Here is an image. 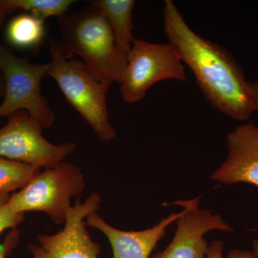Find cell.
I'll use <instances>...</instances> for the list:
<instances>
[{
    "mask_svg": "<svg viewBox=\"0 0 258 258\" xmlns=\"http://www.w3.org/2000/svg\"><path fill=\"white\" fill-rule=\"evenodd\" d=\"M163 15L168 42L191 70L210 104L232 119L248 120L254 113L250 82L233 56L194 31L171 0L164 1Z\"/></svg>",
    "mask_w": 258,
    "mask_h": 258,
    "instance_id": "cell-1",
    "label": "cell"
},
{
    "mask_svg": "<svg viewBox=\"0 0 258 258\" xmlns=\"http://www.w3.org/2000/svg\"><path fill=\"white\" fill-rule=\"evenodd\" d=\"M66 55H79L98 81L111 86L120 83L127 62V54L115 43L113 32L96 5L68 13L58 18Z\"/></svg>",
    "mask_w": 258,
    "mask_h": 258,
    "instance_id": "cell-2",
    "label": "cell"
},
{
    "mask_svg": "<svg viewBox=\"0 0 258 258\" xmlns=\"http://www.w3.org/2000/svg\"><path fill=\"white\" fill-rule=\"evenodd\" d=\"M47 76L55 80L68 102L92 128L101 142H110L116 130L110 121L106 95L110 86L98 81L79 59L64 53L60 41L49 40Z\"/></svg>",
    "mask_w": 258,
    "mask_h": 258,
    "instance_id": "cell-3",
    "label": "cell"
},
{
    "mask_svg": "<svg viewBox=\"0 0 258 258\" xmlns=\"http://www.w3.org/2000/svg\"><path fill=\"white\" fill-rule=\"evenodd\" d=\"M85 176L79 166L62 161L40 171L23 189L12 194L8 205L12 211L46 214L57 225L64 224L71 200L82 195Z\"/></svg>",
    "mask_w": 258,
    "mask_h": 258,
    "instance_id": "cell-4",
    "label": "cell"
},
{
    "mask_svg": "<svg viewBox=\"0 0 258 258\" xmlns=\"http://www.w3.org/2000/svg\"><path fill=\"white\" fill-rule=\"evenodd\" d=\"M50 63H33L15 55L0 42V73L5 84L4 100L0 104V118L20 111L28 112L43 128H50L55 114L41 92V82L47 76Z\"/></svg>",
    "mask_w": 258,
    "mask_h": 258,
    "instance_id": "cell-5",
    "label": "cell"
},
{
    "mask_svg": "<svg viewBox=\"0 0 258 258\" xmlns=\"http://www.w3.org/2000/svg\"><path fill=\"white\" fill-rule=\"evenodd\" d=\"M186 79L184 63L170 43L135 38L119 83L120 96L132 104L144 99L149 88L159 81Z\"/></svg>",
    "mask_w": 258,
    "mask_h": 258,
    "instance_id": "cell-6",
    "label": "cell"
},
{
    "mask_svg": "<svg viewBox=\"0 0 258 258\" xmlns=\"http://www.w3.org/2000/svg\"><path fill=\"white\" fill-rule=\"evenodd\" d=\"M43 126L28 112L20 111L8 117L0 128V157L20 161L40 169L52 167L75 152L74 142L53 144L44 138Z\"/></svg>",
    "mask_w": 258,
    "mask_h": 258,
    "instance_id": "cell-7",
    "label": "cell"
},
{
    "mask_svg": "<svg viewBox=\"0 0 258 258\" xmlns=\"http://www.w3.org/2000/svg\"><path fill=\"white\" fill-rule=\"evenodd\" d=\"M171 205L183 208L176 220L174 238L163 252L154 254L152 258H205L209 245L205 235L208 232L234 231L220 215H213L207 209H200V198L178 200Z\"/></svg>",
    "mask_w": 258,
    "mask_h": 258,
    "instance_id": "cell-8",
    "label": "cell"
},
{
    "mask_svg": "<svg viewBox=\"0 0 258 258\" xmlns=\"http://www.w3.org/2000/svg\"><path fill=\"white\" fill-rule=\"evenodd\" d=\"M101 198L92 193L84 203L79 200L70 209L64 228L53 235H38L47 258H98L101 246L91 238L85 220L100 209Z\"/></svg>",
    "mask_w": 258,
    "mask_h": 258,
    "instance_id": "cell-9",
    "label": "cell"
},
{
    "mask_svg": "<svg viewBox=\"0 0 258 258\" xmlns=\"http://www.w3.org/2000/svg\"><path fill=\"white\" fill-rule=\"evenodd\" d=\"M228 152L210 179L222 184L247 183L258 188V125H237L227 136Z\"/></svg>",
    "mask_w": 258,
    "mask_h": 258,
    "instance_id": "cell-10",
    "label": "cell"
},
{
    "mask_svg": "<svg viewBox=\"0 0 258 258\" xmlns=\"http://www.w3.org/2000/svg\"><path fill=\"white\" fill-rule=\"evenodd\" d=\"M179 213L171 214L152 228L142 231L118 230L108 223L96 212L85 220L86 225L98 230L109 241L113 258H149L158 242L166 235V229L179 218Z\"/></svg>",
    "mask_w": 258,
    "mask_h": 258,
    "instance_id": "cell-11",
    "label": "cell"
},
{
    "mask_svg": "<svg viewBox=\"0 0 258 258\" xmlns=\"http://www.w3.org/2000/svg\"><path fill=\"white\" fill-rule=\"evenodd\" d=\"M106 18L120 50L128 55L135 38L133 35L134 0H96L93 1Z\"/></svg>",
    "mask_w": 258,
    "mask_h": 258,
    "instance_id": "cell-12",
    "label": "cell"
},
{
    "mask_svg": "<svg viewBox=\"0 0 258 258\" xmlns=\"http://www.w3.org/2000/svg\"><path fill=\"white\" fill-rule=\"evenodd\" d=\"M45 20L27 13L17 15L8 23L6 37L13 46L37 50L45 39Z\"/></svg>",
    "mask_w": 258,
    "mask_h": 258,
    "instance_id": "cell-13",
    "label": "cell"
},
{
    "mask_svg": "<svg viewBox=\"0 0 258 258\" xmlns=\"http://www.w3.org/2000/svg\"><path fill=\"white\" fill-rule=\"evenodd\" d=\"M74 3V0H0V13L7 16L23 10L24 13L45 20L69 13Z\"/></svg>",
    "mask_w": 258,
    "mask_h": 258,
    "instance_id": "cell-14",
    "label": "cell"
},
{
    "mask_svg": "<svg viewBox=\"0 0 258 258\" xmlns=\"http://www.w3.org/2000/svg\"><path fill=\"white\" fill-rule=\"evenodd\" d=\"M41 171L36 166L0 157V194L23 189Z\"/></svg>",
    "mask_w": 258,
    "mask_h": 258,
    "instance_id": "cell-15",
    "label": "cell"
},
{
    "mask_svg": "<svg viewBox=\"0 0 258 258\" xmlns=\"http://www.w3.org/2000/svg\"><path fill=\"white\" fill-rule=\"evenodd\" d=\"M11 194H0V234L8 229H16L23 222L25 214L12 211L8 206Z\"/></svg>",
    "mask_w": 258,
    "mask_h": 258,
    "instance_id": "cell-16",
    "label": "cell"
},
{
    "mask_svg": "<svg viewBox=\"0 0 258 258\" xmlns=\"http://www.w3.org/2000/svg\"><path fill=\"white\" fill-rule=\"evenodd\" d=\"M20 232L14 229L7 236L3 244L0 246V258H6L7 255L18 245ZM29 249L33 254V258H47L44 249L37 244H31Z\"/></svg>",
    "mask_w": 258,
    "mask_h": 258,
    "instance_id": "cell-17",
    "label": "cell"
},
{
    "mask_svg": "<svg viewBox=\"0 0 258 258\" xmlns=\"http://www.w3.org/2000/svg\"><path fill=\"white\" fill-rule=\"evenodd\" d=\"M224 244L222 241L214 240L209 246L208 252L206 258H223Z\"/></svg>",
    "mask_w": 258,
    "mask_h": 258,
    "instance_id": "cell-18",
    "label": "cell"
},
{
    "mask_svg": "<svg viewBox=\"0 0 258 258\" xmlns=\"http://www.w3.org/2000/svg\"><path fill=\"white\" fill-rule=\"evenodd\" d=\"M226 258H256L253 251L234 249L230 250Z\"/></svg>",
    "mask_w": 258,
    "mask_h": 258,
    "instance_id": "cell-19",
    "label": "cell"
},
{
    "mask_svg": "<svg viewBox=\"0 0 258 258\" xmlns=\"http://www.w3.org/2000/svg\"><path fill=\"white\" fill-rule=\"evenodd\" d=\"M250 92L254 112L258 113V81L250 82Z\"/></svg>",
    "mask_w": 258,
    "mask_h": 258,
    "instance_id": "cell-20",
    "label": "cell"
},
{
    "mask_svg": "<svg viewBox=\"0 0 258 258\" xmlns=\"http://www.w3.org/2000/svg\"><path fill=\"white\" fill-rule=\"evenodd\" d=\"M5 92V84L3 75L0 73V97L4 96Z\"/></svg>",
    "mask_w": 258,
    "mask_h": 258,
    "instance_id": "cell-21",
    "label": "cell"
},
{
    "mask_svg": "<svg viewBox=\"0 0 258 258\" xmlns=\"http://www.w3.org/2000/svg\"><path fill=\"white\" fill-rule=\"evenodd\" d=\"M252 246H253V252L255 254L256 258H258V238L253 240Z\"/></svg>",
    "mask_w": 258,
    "mask_h": 258,
    "instance_id": "cell-22",
    "label": "cell"
},
{
    "mask_svg": "<svg viewBox=\"0 0 258 258\" xmlns=\"http://www.w3.org/2000/svg\"><path fill=\"white\" fill-rule=\"evenodd\" d=\"M5 18H6V16H5V15L2 14V13H0V26H1V25H3V24L4 23Z\"/></svg>",
    "mask_w": 258,
    "mask_h": 258,
    "instance_id": "cell-23",
    "label": "cell"
},
{
    "mask_svg": "<svg viewBox=\"0 0 258 258\" xmlns=\"http://www.w3.org/2000/svg\"><path fill=\"white\" fill-rule=\"evenodd\" d=\"M257 230H258V229H257Z\"/></svg>",
    "mask_w": 258,
    "mask_h": 258,
    "instance_id": "cell-24",
    "label": "cell"
}]
</instances>
